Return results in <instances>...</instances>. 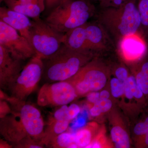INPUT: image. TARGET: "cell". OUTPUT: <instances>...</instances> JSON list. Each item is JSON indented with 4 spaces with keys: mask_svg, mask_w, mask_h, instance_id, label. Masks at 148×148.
<instances>
[{
    "mask_svg": "<svg viewBox=\"0 0 148 148\" xmlns=\"http://www.w3.org/2000/svg\"><path fill=\"white\" fill-rule=\"evenodd\" d=\"M24 61L14 58L0 45V87L5 92L16 79L24 66Z\"/></svg>",
    "mask_w": 148,
    "mask_h": 148,
    "instance_id": "12",
    "label": "cell"
},
{
    "mask_svg": "<svg viewBox=\"0 0 148 148\" xmlns=\"http://www.w3.org/2000/svg\"><path fill=\"white\" fill-rule=\"evenodd\" d=\"M94 54L73 49L63 43L49 58L43 60L42 79L46 83L65 81L73 77Z\"/></svg>",
    "mask_w": 148,
    "mask_h": 148,
    "instance_id": "3",
    "label": "cell"
},
{
    "mask_svg": "<svg viewBox=\"0 0 148 148\" xmlns=\"http://www.w3.org/2000/svg\"><path fill=\"white\" fill-rule=\"evenodd\" d=\"M108 36L100 24L87 22L64 34L63 43L79 51L93 53L108 47Z\"/></svg>",
    "mask_w": 148,
    "mask_h": 148,
    "instance_id": "5",
    "label": "cell"
},
{
    "mask_svg": "<svg viewBox=\"0 0 148 148\" xmlns=\"http://www.w3.org/2000/svg\"><path fill=\"white\" fill-rule=\"evenodd\" d=\"M146 56L142 59V61L138 65V70L148 80V58H145Z\"/></svg>",
    "mask_w": 148,
    "mask_h": 148,
    "instance_id": "30",
    "label": "cell"
},
{
    "mask_svg": "<svg viewBox=\"0 0 148 148\" xmlns=\"http://www.w3.org/2000/svg\"><path fill=\"white\" fill-rule=\"evenodd\" d=\"M109 73L108 67L92 58L67 81L73 86L78 96H84L103 89L107 83Z\"/></svg>",
    "mask_w": 148,
    "mask_h": 148,
    "instance_id": "7",
    "label": "cell"
},
{
    "mask_svg": "<svg viewBox=\"0 0 148 148\" xmlns=\"http://www.w3.org/2000/svg\"><path fill=\"white\" fill-rule=\"evenodd\" d=\"M43 70L42 59L36 55L33 56L6 91L11 97L26 101L29 95L36 90L42 78Z\"/></svg>",
    "mask_w": 148,
    "mask_h": 148,
    "instance_id": "8",
    "label": "cell"
},
{
    "mask_svg": "<svg viewBox=\"0 0 148 148\" xmlns=\"http://www.w3.org/2000/svg\"><path fill=\"white\" fill-rule=\"evenodd\" d=\"M136 1L128 0L118 7L103 8L98 14V24L116 44L127 35L140 32L141 19Z\"/></svg>",
    "mask_w": 148,
    "mask_h": 148,
    "instance_id": "2",
    "label": "cell"
},
{
    "mask_svg": "<svg viewBox=\"0 0 148 148\" xmlns=\"http://www.w3.org/2000/svg\"><path fill=\"white\" fill-rule=\"evenodd\" d=\"M136 83L145 96L148 98V80L140 71L137 70L135 73Z\"/></svg>",
    "mask_w": 148,
    "mask_h": 148,
    "instance_id": "24",
    "label": "cell"
},
{
    "mask_svg": "<svg viewBox=\"0 0 148 148\" xmlns=\"http://www.w3.org/2000/svg\"><path fill=\"white\" fill-rule=\"evenodd\" d=\"M112 106V101L110 99L106 100H99L93 105L90 110L91 116H99L101 114L107 112L111 110Z\"/></svg>",
    "mask_w": 148,
    "mask_h": 148,
    "instance_id": "20",
    "label": "cell"
},
{
    "mask_svg": "<svg viewBox=\"0 0 148 148\" xmlns=\"http://www.w3.org/2000/svg\"><path fill=\"white\" fill-rule=\"evenodd\" d=\"M11 112L12 109L9 103L4 100H0V119L6 116Z\"/></svg>",
    "mask_w": 148,
    "mask_h": 148,
    "instance_id": "29",
    "label": "cell"
},
{
    "mask_svg": "<svg viewBox=\"0 0 148 148\" xmlns=\"http://www.w3.org/2000/svg\"><path fill=\"white\" fill-rule=\"evenodd\" d=\"M143 126L144 135L140 140L139 145L142 147L148 148V114L141 121Z\"/></svg>",
    "mask_w": 148,
    "mask_h": 148,
    "instance_id": "26",
    "label": "cell"
},
{
    "mask_svg": "<svg viewBox=\"0 0 148 148\" xmlns=\"http://www.w3.org/2000/svg\"><path fill=\"white\" fill-rule=\"evenodd\" d=\"M6 6L12 10L33 18H39L44 11L45 6L38 4L23 3L18 0H3Z\"/></svg>",
    "mask_w": 148,
    "mask_h": 148,
    "instance_id": "14",
    "label": "cell"
},
{
    "mask_svg": "<svg viewBox=\"0 0 148 148\" xmlns=\"http://www.w3.org/2000/svg\"><path fill=\"white\" fill-rule=\"evenodd\" d=\"M112 0H99L100 4L102 8L108 7Z\"/></svg>",
    "mask_w": 148,
    "mask_h": 148,
    "instance_id": "37",
    "label": "cell"
},
{
    "mask_svg": "<svg viewBox=\"0 0 148 148\" xmlns=\"http://www.w3.org/2000/svg\"><path fill=\"white\" fill-rule=\"evenodd\" d=\"M78 97L73 86L67 81L46 83L38 92L37 104L42 107H61Z\"/></svg>",
    "mask_w": 148,
    "mask_h": 148,
    "instance_id": "9",
    "label": "cell"
},
{
    "mask_svg": "<svg viewBox=\"0 0 148 148\" xmlns=\"http://www.w3.org/2000/svg\"><path fill=\"white\" fill-rule=\"evenodd\" d=\"M0 148H13V146L11 144L6 140L1 139L0 141Z\"/></svg>",
    "mask_w": 148,
    "mask_h": 148,
    "instance_id": "36",
    "label": "cell"
},
{
    "mask_svg": "<svg viewBox=\"0 0 148 148\" xmlns=\"http://www.w3.org/2000/svg\"><path fill=\"white\" fill-rule=\"evenodd\" d=\"M140 32L127 35L117 44L121 55L125 61L137 62L147 53L148 46Z\"/></svg>",
    "mask_w": 148,
    "mask_h": 148,
    "instance_id": "11",
    "label": "cell"
},
{
    "mask_svg": "<svg viewBox=\"0 0 148 148\" xmlns=\"http://www.w3.org/2000/svg\"><path fill=\"white\" fill-rule=\"evenodd\" d=\"M18 1L23 3L30 4H38L45 5V0H18Z\"/></svg>",
    "mask_w": 148,
    "mask_h": 148,
    "instance_id": "34",
    "label": "cell"
},
{
    "mask_svg": "<svg viewBox=\"0 0 148 148\" xmlns=\"http://www.w3.org/2000/svg\"><path fill=\"white\" fill-rule=\"evenodd\" d=\"M80 107L76 104H71L68 106L66 119L70 121L75 119L81 112Z\"/></svg>",
    "mask_w": 148,
    "mask_h": 148,
    "instance_id": "27",
    "label": "cell"
},
{
    "mask_svg": "<svg viewBox=\"0 0 148 148\" xmlns=\"http://www.w3.org/2000/svg\"><path fill=\"white\" fill-rule=\"evenodd\" d=\"M68 108V106H67V105H64V106H61L59 108L55 111L52 116L50 118V119L49 120L48 123L66 119V113H67Z\"/></svg>",
    "mask_w": 148,
    "mask_h": 148,
    "instance_id": "25",
    "label": "cell"
},
{
    "mask_svg": "<svg viewBox=\"0 0 148 148\" xmlns=\"http://www.w3.org/2000/svg\"><path fill=\"white\" fill-rule=\"evenodd\" d=\"M138 7L141 19L140 32L145 38L148 36V0H139Z\"/></svg>",
    "mask_w": 148,
    "mask_h": 148,
    "instance_id": "19",
    "label": "cell"
},
{
    "mask_svg": "<svg viewBox=\"0 0 148 148\" xmlns=\"http://www.w3.org/2000/svg\"><path fill=\"white\" fill-rule=\"evenodd\" d=\"M75 133L65 132L54 138L47 147L54 148H69L72 144L75 143Z\"/></svg>",
    "mask_w": 148,
    "mask_h": 148,
    "instance_id": "18",
    "label": "cell"
},
{
    "mask_svg": "<svg viewBox=\"0 0 148 148\" xmlns=\"http://www.w3.org/2000/svg\"><path fill=\"white\" fill-rule=\"evenodd\" d=\"M0 45L14 58L25 61L36 55L28 40L15 29L0 20Z\"/></svg>",
    "mask_w": 148,
    "mask_h": 148,
    "instance_id": "10",
    "label": "cell"
},
{
    "mask_svg": "<svg viewBox=\"0 0 148 148\" xmlns=\"http://www.w3.org/2000/svg\"><path fill=\"white\" fill-rule=\"evenodd\" d=\"M70 122V121L65 119L47 123L41 140L42 143L47 147L57 136L66 132Z\"/></svg>",
    "mask_w": 148,
    "mask_h": 148,
    "instance_id": "15",
    "label": "cell"
},
{
    "mask_svg": "<svg viewBox=\"0 0 148 148\" xmlns=\"http://www.w3.org/2000/svg\"></svg>",
    "mask_w": 148,
    "mask_h": 148,
    "instance_id": "40",
    "label": "cell"
},
{
    "mask_svg": "<svg viewBox=\"0 0 148 148\" xmlns=\"http://www.w3.org/2000/svg\"><path fill=\"white\" fill-rule=\"evenodd\" d=\"M5 101L9 103L12 112L0 120V133L3 139L11 144L13 148L27 137L41 141L45 127L39 109L26 101L9 95Z\"/></svg>",
    "mask_w": 148,
    "mask_h": 148,
    "instance_id": "1",
    "label": "cell"
},
{
    "mask_svg": "<svg viewBox=\"0 0 148 148\" xmlns=\"http://www.w3.org/2000/svg\"><path fill=\"white\" fill-rule=\"evenodd\" d=\"M115 75L121 82L125 84L129 75L127 69L123 67H119L115 71Z\"/></svg>",
    "mask_w": 148,
    "mask_h": 148,
    "instance_id": "28",
    "label": "cell"
},
{
    "mask_svg": "<svg viewBox=\"0 0 148 148\" xmlns=\"http://www.w3.org/2000/svg\"><path fill=\"white\" fill-rule=\"evenodd\" d=\"M45 146L40 140L32 137H28L24 138L14 146L15 148H42Z\"/></svg>",
    "mask_w": 148,
    "mask_h": 148,
    "instance_id": "21",
    "label": "cell"
},
{
    "mask_svg": "<svg viewBox=\"0 0 148 148\" xmlns=\"http://www.w3.org/2000/svg\"><path fill=\"white\" fill-rule=\"evenodd\" d=\"M50 10L44 21L65 34L87 23L94 14V7L87 0H66Z\"/></svg>",
    "mask_w": 148,
    "mask_h": 148,
    "instance_id": "4",
    "label": "cell"
},
{
    "mask_svg": "<svg viewBox=\"0 0 148 148\" xmlns=\"http://www.w3.org/2000/svg\"><path fill=\"white\" fill-rule=\"evenodd\" d=\"M86 95L88 101L93 104L100 100V92L98 91H92L87 94Z\"/></svg>",
    "mask_w": 148,
    "mask_h": 148,
    "instance_id": "32",
    "label": "cell"
},
{
    "mask_svg": "<svg viewBox=\"0 0 148 148\" xmlns=\"http://www.w3.org/2000/svg\"><path fill=\"white\" fill-rule=\"evenodd\" d=\"M111 139L117 148H128L130 147L129 135L124 127L120 125H114L111 128Z\"/></svg>",
    "mask_w": 148,
    "mask_h": 148,
    "instance_id": "17",
    "label": "cell"
},
{
    "mask_svg": "<svg viewBox=\"0 0 148 148\" xmlns=\"http://www.w3.org/2000/svg\"><path fill=\"white\" fill-rule=\"evenodd\" d=\"M64 1H66V0H61V2H62Z\"/></svg>",
    "mask_w": 148,
    "mask_h": 148,
    "instance_id": "38",
    "label": "cell"
},
{
    "mask_svg": "<svg viewBox=\"0 0 148 148\" xmlns=\"http://www.w3.org/2000/svg\"><path fill=\"white\" fill-rule=\"evenodd\" d=\"M86 119L85 116H79L77 117L76 119L73 122L72 127L74 129L82 128L86 125Z\"/></svg>",
    "mask_w": 148,
    "mask_h": 148,
    "instance_id": "31",
    "label": "cell"
},
{
    "mask_svg": "<svg viewBox=\"0 0 148 148\" xmlns=\"http://www.w3.org/2000/svg\"><path fill=\"white\" fill-rule=\"evenodd\" d=\"M0 20L15 29L29 42V30L32 21L28 16L12 10L7 6L1 7Z\"/></svg>",
    "mask_w": 148,
    "mask_h": 148,
    "instance_id": "13",
    "label": "cell"
},
{
    "mask_svg": "<svg viewBox=\"0 0 148 148\" xmlns=\"http://www.w3.org/2000/svg\"><path fill=\"white\" fill-rule=\"evenodd\" d=\"M137 86L135 77L129 75L124 84V95L128 100H132L134 98V92Z\"/></svg>",
    "mask_w": 148,
    "mask_h": 148,
    "instance_id": "23",
    "label": "cell"
},
{
    "mask_svg": "<svg viewBox=\"0 0 148 148\" xmlns=\"http://www.w3.org/2000/svg\"><path fill=\"white\" fill-rule=\"evenodd\" d=\"M110 93L108 90H103L100 92V100H106L110 99Z\"/></svg>",
    "mask_w": 148,
    "mask_h": 148,
    "instance_id": "35",
    "label": "cell"
},
{
    "mask_svg": "<svg viewBox=\"0 0 148 148\" xmlns=\"http://www.w3.org/2000/svg\"><path fill=\"white\" fill-rule=\"evenodd\" d=\"M3 1V0H1V2L2 1Z\"/></svg>",
    "mask_w": 148,
    "mask_h": 148,
    "instance_id": "39",
    "label": "cell"
},
{
    "mask_svg": "<svg viewBox=\"0 0 148 148\" xmlns=\"http://www.w3.org/2000/svg\"><path fill=\"white\" fill-rule=\"evenodd\" d=\"M61 3V0H45V8L51 10Z\"/></svg>",
    "mask_w": 148,
    "mask_h": 148,
    "instance_id": "33",
    "label": "cell"
},
{
    "mask_svg": "<svg viewBox=\"0 0 148 148\" xmlns=\"http://www.w3.org/2000/svg\"><path fill=\"white\" fill-rule=\"evenodd\" d=\"M110 88L111 94L115 98H120L124 94V85L116 77L111 79Z\"/></svg>",
    "mask_w": 148,
    "mask_h": 148,
    "instance_id": "22",
    "label": "cell"
},
{
    "mask_svg": "<svg viewBox=\"0 0 148 148\" xmlns=\"http://www.w3.org/2000/svg\"><path fill=\"white\" fill-rule=\"evenodd\" d=\"M98 125L94 123H89L82 127L75 133V143L78 148H86L96 138Z\"/></svg>",
    "mask_w": 148,
    "mask_h": 148,
    "instance_id": "16",
    "label": "cell"
},
{
    "mask_svg": "<svg viewBox=\"0 0 148 148\" xmlns=\"http://www.w3.org/2000/svg\"><path fill=\"white\" fill-rule=\"evenodd\" d=\"M64 35L40 17L33 18L29 30V42L36 55L44 60L50 57L60 48L63 43Z\"/></svg>",
    "mask_w": 148,
    "mask_h": 148,
    "instance_id": "6",
    "label": "cell"
}]
</instances>
